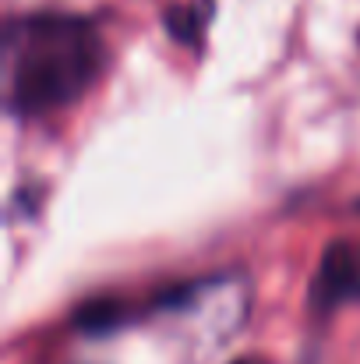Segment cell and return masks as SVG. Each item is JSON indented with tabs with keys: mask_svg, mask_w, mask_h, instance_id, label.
<instances>
[{
	"mask_svg": "<svg viewBox=\"0 0 360 364\" xmlns=\"http://www.w3.org/2000/svg\"><path fill=\"white\" fill-rule=\"evenodd\" d=\"M103 32L64 11H32L4 25L0 89L14 121H39L78 103L107 71Z\"/></svg>",
	"mask_w": 360,
	"mask_h": 364,
	"instance_id": "6da1fadb",
	"label": "cell"
},
{
	"mask_svg": "<svg viewBox=\"0 0 360 364\" xmlns=\"http://www.w3.org/2000/svg\"><path fill=\"white\" fill-rule=\"evenodd\" d=\"M360 301V241H332L325 247L318 272L307 290V304L315 315H329L336 308Z\"/></svg>",
	"mask_w": 360,
	"mask_h": 364,
	"instance_id": "7a4b0ae2",
	"label": "cell"
},
{
	"mask_svg": "<svg viewBox=\"0 0 360 364\" xmlns=\"http://www.w3.org/2000/svg\"><path fill=\"white\" fill-rule=\"evenodd\" d=\"M216 14V0H191V4H173L163 11V25L166 36L177 39L180 46L198 50V43L205 39V28Z\"/></svg>",
	"mask_w": 360,
	"mask_h": 364,
	"instance_id": "3957f363",
	"label": "cell"
},
{
	"mask_svg": "<svg viewBox=\"0 0 360 364\" xmlns=\"http://www.w3.org/2000/svg\"><path fill=\"white\" fill-rule=\"evenodd\" d=\"M237 364H258V361H237Z\"/></svg>",
	"mask_w": 360,
	"mask_h": 364,
	"instance_id": "277c9868",
	"label": "cell"
}]
</instances>
